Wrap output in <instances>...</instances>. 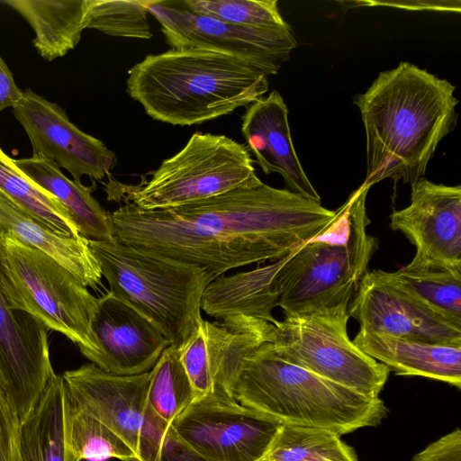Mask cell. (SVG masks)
<instances>
[{
  "label": "cell",
  "mask_w": 461,
  "mask_h": 461,
  "mask_svg": "<svg viewBox=\"0 0 461 461\" xmlns=\"http://www.w3.org/2000/svg\"><path fill=\"white\" fill-rule=\"evenodd\" d=\"M337 211L258 176L202 201L145 211L125 203L112 214L116 240L149 253L196 266L214 279L228 270L279 260L327 233Z\"/></svg>",
  "instance_id": "1"
},
{
  "label": "cell",
  "mask_w": 461,
  "mask_h": 461,
  "mask_svg": "<svg viewBox=\"0 0 461 461\" xmlns=\"http://www.w3.org/2000/svg\"><path fill=\"white\" fill-rule=\"evenodd\" d=\"M456 86L409 62L380 72L355 101L366 132L363 185L386 178L411 186L426 173L439 142L457 122Z\"/></svg>",
  "instance_id": "2"
},
{
  "label": "cell",
  "mask_w": 461,
  "mask_h": 461,
  "mask_svg": "<svg viewBox=\"0 0 461 461\" xmlns=\"http://www.w3.org/2000/svg\"><path fill=\"white\" fill-rule=\"evenodd\" d=\"M267 76L235 57L201 49L148 55L129 71L126 90L148 115L173 125L201 124L261 98Z\"/></svg>",
  "instance_id": "3"
},
{
  "label": "cell",
  "mask_w": 461,
  "mask_h": 461,
  "mask_svg": "<svg viewBox=\"0 0 461 461\" xmlns=\"http://www.w3.org/2000/svg\"><path fill=\"white\" fill-rule=\"evenodd\" d=\"M226 393L282 424L319 428L340 436L377 426L387 413L379 397H367L287 362L271 341L243 360Z\"/></svg>",
  "instance_id": "4"
},
{
  "label": "cell",
  "mask_w": 461,
  "mask_h": 461,
  "mask_svg": "<svg viewBox=\"0 0 461 461\" xmlns=\"http://www.w3.org/2000/svg\"><path fill=\"white\" fill-rule=\"evenodd\" d=\"M361 185L348 198L337 240L322 236L302 245L285 258L276 275L279 306L285 317H301L348 305L377 248L369 235L366 198Z\"/></svg>",
  "instance_id": "5"
},
{
  "label": "cell",
  "mask_w": 461,
  "mask_h": 461,
  "mask_svg": "<svg viewBox=\"0 0 461 461\" xmlns=\"http://www.w3.org/2000/svg\"><path fill=\"white\" fill-rule=\"evenodd\" d=\"M89 247L109 292L150 321L170 346H181L196 331L211 274L118 240H89Z\"/></svg>",
  "instance_id": "6"
},
{
  "label": "cell",
  "mask_w": 461,
  "mask_h": 461,
  "mask_svg": "<svg viewBox=\"0 0 461 461\" xmlns=\"http://www.w3.org/2000/svg\"><path fill=\"white\" fill-rule=\"evenodd\" d=\"M0 287L11 309L62 333L86 357L98 351L92 330L98 298L55 259L3 232Z\"/></svg>",
  "instance_id": "7"
},
{
  "label": "cell",
  "mask_w": 461,
  "mask_h": 461,
  "mask_svg": "<svg viewBox=\"0 0 461 461\" xmlns=\"http://www.w3.org/2000/svg\"><path fill=\"white\" fill-rule=\"evenodd\" d=\"M255 177L245 145L224 135L195 132L149 180L124 186L121 196L145 211L172 209L221 194Z\"/></svg>",
  "instance_id": "8"
},
{
  "label": "cell",
  "mask_w": 461,
  "mask_h": 461,
  "mask_svg": "<svg viewBox=\"0 0 461 461\" xmlns=\"http://www.w3.org/2000/svg\"><path fill=\"white\" fill-rule=\"evenodd\" d=\"M348 305L274 324L271 341L287 362L367 397H379L390 369L359 349L348 334Z\"/></svg>",
  "instance_id": "9"
},
{
  "label": "cell",
  "mask_w": 461,
  "mask_h": 461,
  "mask_svg": "<svg viewBox=\"0 0 461 461\" xmlns=\"http://www.w3.org/2000/svg\"><path fill=\"white\" fill-rule=\"evenodd\" d=\"M148 11L159 23L172 49H201L244 60L265 75L276 74L297 41L290 26L264 29L231 24L193 13L182 2L150 1Z\"/></svg>",
  "instance_id": "10"
},
{
  "label": "cell",
  "mask_w": 461,
  "mask_h": 461,
  "mask_svg": "<svg viewBox=\"0 0 461 461\" xmlns=\"http://www.w3.org/2000/svg\"><path fill=\"white\" fill-rule=\"evenodd\" d=\"M281 424L221 391L194 401L172 423L209 461H259Z\"/></svg>",
  "instance_id": "11"
},
{
  "label": "cell",
  "mask_w": 461,
  "mask_h": 461,
  "mask_svg": "<svg viewBox=\"0 0 461 461\" xmlns=\"http://www.w3.org/2000/svg\"><path fill=\"white\" fill-rule=\"evenodd\" d=\"M416 252L409 270L444 269L461 273V186L420 178L411 185V203L390 215Z\"/></svg>",
  "instance_id": "12"
},
{
  "label": "cell",
  "mask_w": 461,
  "mask_h": 461,
  "mask_svg": "<svg viewBox=\"0 0 461 461\" xmlns=\"http://www.w3.org/2000/svg\"><path fill=\"white\" fill-rule=\"evenodd\" d=\"M274 330V324L246 315L213 322L203 319L196 331L178 347L196 400L214 391L226 393L243 360L272 341Z\"/></svg>",
  "instance_id": "13"
},
{
  "label": "cell",
  "mask_w": 461,
  "mask_h": 461,
  "mask_svg": "<svg viewBox=\"0 0 461 461\" xmlns=\"http://www.w3.org/2000/svg\"><path fill=\"white\" fill-rule=\"evenodd\" d=\"M13 113L23 127L32 156L65 168L74 181L83 176L102 180L116 165L117 158L103 141L74 125L66 112L31 89L23 91Z\"/></svg>",
  "instance_id": "14"
},
{
  "label": "cell",
  "mask_w": 461,
  "mask_h": 461,
  "mask_svg": "<svg viewBox=\"0 0 461 461\" xmlns=\"http://www.w3.org/2000/svg\"><path fill=\"white\" fill-rule=\"evenodd\" d=\"M49 331L35 317L11 309L0 287V383L20 421L55 374Z\"/></svg>",
  "instance_id": "15"
},
{
  "label": "cell",
  "mask_w": 461,
  "mask_h": 461,
  "mask_svg": "<svg viewBox=\"0 0 461 461\" xmlns=\"http://www.w3.org/2000/svg\"><path fill=\"white\" fill-rule=\"evenodd\" d=\"M348 312L359 323V330L432 343L461 344L460 326L390 283L379 270L365 275Z\"/></svg>",
  "instance_id": "16"
},
{
  "label": "cell",
  "mask_w": 461,
  "mask_h": 461,
  "mask_svg": "<svg viewBox=\"0 0 461 461\" xmlns=\"http://www.w3.org/2000/svg\"><path fill=\"white\" fill-rule=\"evenodd\" d=\"M62 377L72 402L114 431L136 456L150 371L119 375L91 363L67 371Z\"/></svg>",
  "instance_id": "17"
},
{
  "label": "cell",
  "mask_w": 461,
  "mask_h": 461,
  "mask_svg": "<svg viewBox=\"0 0 461 461\" xmlns=\"http://www.w3.org/2000/svg\"><path fill=\"white\" fill-rule=\"evenodd\" d=\"M92 330L98 351L86 358L119 375L150 371L170 346L150 321L109 291L98 298Z\"/></svg>",
  "instance_id": "18"
},
{
  "label": "cell",
  "mask_w": 461,
  "mask_h": 461,
  "mask_svg": "<svg viewBox=\"0 0 461 461\" xmlns=\"http://www.w3.org/2000/svg\"><path fill=\"white\" fill-rule=\"evenodd\" d=\"M241 132L247 148L266 175L280 174L289 191L321 203L294 148L288 109L277 90L248 107L242 117Z\"/></svg>",
  "instance_id": "19"
},
{
  "label": "cell",
  "mask_w": 461,
  "mask_h": 461,
  "mask_svg": "<svg viewBox=\"0 0 461 461\" xmlns=\"http://www.w3.org/2000/svg\"><path fill=\"white\" fill-rule=\"evenodd\" d=\"M352 341L396 375L423 376L461 388V344L426 342L364 330Z\"/></svg>",
  "instance_id": "20"
},
{
  "label": "cell",
  "mask_w": 461,
  "mask_h": 461,
  "mask_svg": "<svg viewBox=\"0 0 461 461\" xmlns=\"http://www.w3.org/2000/svg\"><path fill=\"white\" fill-rule=\"evenodd\" d=\"M71 400L54 374L31 412L20 421L15 461H79L70 444Z\"/></svg>",
  "instance_id": "21"
},
{
  "label": "cell",
  "mask_w": 461,
  "mask_h": 461,
  "mask_svg": "<svg viewBox=\"0 0 461 461\" xmlns=\"http://www.w3.org/2000/svg\"><path fill=\"white\" fill-rule=\"evenodd\" d=\"M0 232L10 234L23 244L47 254L70 271L85 286L96 289L101 285L103 276L100 266L86 238L56 234L1 191Z\"/></svg>",
  "instance_id": "22"
},
{
  "label": "cell",
  "mask_w": 461,
  "mask_h": 461,
  "mask_svg": "<svg viewBox=\"0 0 461 461\" xmlns=\"http://www.w3.org/2000/svg\"><path fill=\"white\" fill-rule=\"evenodd\" d=\"M285 258L250 271L213 279L203 294L201 309L218 320L246 315L276 324L272 311L279 296L276 275Z\"/></svg>",
  "instance_id": "23"
},
{
  "label": "cell",
  "mask_w": 461,
  "mask_h": 461,
  "mask_svg": "<svg viewBox=\"0 0 461 461\" xmlns=\"http://www.w3.org/2000/svg\"><path fill=\"white\" fill-rule=\"evenodd\" d=\"M14 161L68 211L81 236L88 240H116L112 214L92 195V187L68 178L57 165L44 158L32 156Z\"/></svg>",
  "instance_id": "24"
},
{
  "label": "cell",
  "mask_w": 461,
  "mask_h": 461,
  "mask_svg": "<svg viewBox=\"0 0 461 461\" xmlns=\"http://www.w3.org/2000/svg\"><path fill=\"white\" fill-rule=\"evenodd\" d=\"M35 32L32 44L45 60L65 56L86 29L89 0H6Z\"/></svg>",
  "instance_id": "25"
},
{
  "label": "cell",
  "mask_w": 461,
  "mask_h": 461,
  "mask_svg": "<svg viewBox=\"0 0 461 461\" xmlns=\"http://www.w3.org/2000/svg\"><path fill=\"white\" fill-rule=\"evenodd\" d=\"M0 191L58 235L81 236L68 211L26 176L0 146Z\"/></svg>",
  "instance_id": "26"
},
{
  "label": "cell",
  "mask_w": 461,
  "mask_h": 461,
  "mask_svg": "<svg viewBox=\"0 0 461 461\" xmlns=\"http://www.w3.org/2000/svg\"><path fill=\"white\" fill-rule=\"evenodd\" d=\"M340 438L328 429L281 424L259 461H358Z\"/></svg>",
  "instance_id": "27"
},
{
  "label": "cell",
  "mask_w": 461,
  "mask_h": 461,
  "mask_svg": "<svg viewBox=\"0 0 461 461\" xmlns=\"http://www.w3.org/2000/svg\"><path fill=\"white\" fill-rule=\"evenodd\" d=\"M390 283L448 321L461 327V273L444 269L379 270Z\"/></svg>",
  "instance_id": "28"
},
{
  "label": "cell",
  "mask_w": 461,
  "mask_h": 461,
  "mask_svg": "<svg viewBox=\"0 0 461 461\" xmlns=\"http://www.w3.org/2000/svg\"><path fill=\"white\" fill-rule=\"evenodd\" d=\"M195 400L178 347H167L150 370L148 404L162 419L173 423Z\"/></svg>",
  "instance_id": "29"
},
{
  "label": "cell",
  "mask_w": 461,
  "mask_h": 461,
  "mask_svg": "<svg viewBox=\"0 0 461 461\" xmlns=\"http://www.w3.org/2000/svg\"><path fill=\"white\" fill-rule=\"evenodd\" d=\"M68 435L73 451L79 461H105L110 458L132 461L135 458V453L122 438L103 422L77 408L72 401Z\"/></svg>",
  "instance_id": "30"
},
{
  "label": "cell",
  "mask_w": 461,
  "mask_h": 461,
  "mask_svg": "<svg viewBox=\"0 0 461 461\" xmlns=\"http://www.w3.org/2000/svg\"><path fill=\"white\" fill-rule=\"evenodd\" d=\"M149 0H89L86 29L107 35L150 39Z\"/></svg>",
  "instance_id": "31"
},
{
  "label": "cell",
  "mask_w": 461,
  "mask_h": 461,
  "mask_svg": "<svg viewBox=\"0 0 461 461\" xmlns=\"http://www.w3.org/2000/svg\"><path fill=\"white\" fill-rule=\"evenodd\" d=\"M193 13L235 25L282 29L290 26L282 17L276 0H185Z\"/></svg>",
  "instance_id": "32"
},
{
  "label": "cell",
  "mask_w": 461,
  "mask_h": 461,
  "mask_svg": "<svg viewBox=\"0 0 461 461\" xmlns=\"http://www.w3.org/2000/svg\"><path fill=\"white\" fill-rule=\"evenodd\" d=\"M132 461H209L148 404Z\"/></svg>",
  "instance_id": "33"
},
{
  "label": "cell",
  "mask_w": 461,
  "mask_h": 461,
  "mask_svg": "<svg viewBox=\"0 0 461 461\" xmlns=\"http://www.w3.org/2000/svg\"><path fill=\"white\" fill-rule=\"evenodd\" d=\"M20 420L0 383V461H15Z\"/></svg>",
  "instance_id": "34"
},
{
  "label": "cell",
  "mask_w": 461,
  "mask_h": 461,
  "mask_svg": "<svg viewBox=\"0 0 461 461\" xmlns=\"http://www.w3.org/2000/svg\"><path fill=\"white\" fill-rule=\"evenodd\" d=\"M413 461H461V431L458 428L417 453Z\"/></svg>",
  "instance_id": "35"
},
{
  "label": "cell",
  "mask_w": 461,
  "mask_h": 461,
  "mask_svg": "<svg viewBox=\"0 0 461 461\" xmlns=\"http://www.w3.org/2000/svg\"><path fill=\"white\" fill-rule=\"evenodd\" d=\"M354 4L364 7L385 6L418 11H456L460 13L461 9L460 1L458 0L355 1Z\"/></svg>",
  "instance_id": "36"
},
{
  "label": "cell",
  "mask_w": 461,
  "mask_h": 461,
  "mask_svg": "<svg viewBox=\"0 0 461 461\" xmlns=\"http://www.w3.org/2000/svg\"><path fill=\"white\" fill-rule=\"evenodd\" d=\"M23 96V91L17 86L12 72L0 55V112L13 108Z\"/></svg>",
  "instance_id": "37"
}]
</instances>
